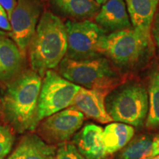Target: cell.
Instances as JSON below:
<instances>
[{
  "mask_svg": "<svg viewBox=\"0 0 159 159\" xmlns=\"http://www.w3.org/2000/svg\"><path fill=\"white\" fill-rule=\"evenodd\" d=\"M150 41V35L135 29H125L105 35L101 52L117 65L132 66L144 56Z\"/></svg>",
  "mask_w": 159,
  "mask_h": 159,
  "instance_id": "4",
  "label": "cell"
},
{
  "mask_svg": "<svg viewBox=\"0 0 159 159\" xmlns=\"http://www.w3.org/2000/svg\"><path fill=\"white\" fill-rule=\"evenodd\" d=\"M67 52L65 57L73 60H87L101 57V45L107 31L89 19L68 21Z\"/></svg>",
  "mask_w": 159,
  "mask_h": 159,
  "instance_id": "6",
  "label": "cell"
},
{
  "mask_svg": "<svg viewBox=\"0 0 159 159\" xmlns=\"http://www.w3.org/2000/svg\"><path fill=\"white\" fill-rule=\"evenodd\" d=\"M59 73L70 82L96 90L107 96L123 82V78L105 57L73 60L65 57L59 64Z\"/></svg>",
  "mask_w": 159,
  "mask_h": 159,
  "instance_id": "3",
  "label": "cell"
},
{
  "mask_svg": "<svg viewBox=\"0 0 159 159\" xmlns=\"http://www.w3.org/2000/svg\"><path fill=\"white\" fill-rule=\"evenodd\" d=\"M134 29L150 35L159 0H125Z\"/></svg>",
  "mask_w": 159,
  "mask_h": 159,
  "instance_id": "15",
  "label": "cell"
},
{
  "mask_svg": "<svg viewBox=\"0 0 159 159\" xmlns=\"http://www.w3.org/2000/svg\"><path fill=\"white\" fill-rule=\"evenodd\" d=\"M65 24L58 16L46 11L40 18L28 51L32 70L41 77L56 68L67 52Z\"/></svg>",
  "mask_w": 159,
  "mask_h": 159,
  "instance_id": "2",
  "label": "cell"
},
{
  "mask_svg": "<svg viewBox=\"0 0 159 159\" xmlns=\"http://www.w3.org/2000/svg\"><path fill=\"white\" fill-rule=\"evenodd\" d=\"M5 37H7V33H5V31L0 30V39H2V38H5Z\"/></svg>",
  "mask_w": 159,
  "mask_h": 159,
  "instance_id": "27",
  "label": "cell"
},
{
  "mask_svg": "<svg viewBox=\"0 0 159 159\" xmlns=\"http://www.w3.org/2000/svg\"><path fill=\"white\" fill-rule=\"evenodd\" d=\"M80 87L55 71H47L41 83L39 98L40 122L46 117L70 107Z\"/></svg>",
  "mask_w": 159,
  "mask_h": 159,
  "instance_id": "7",
  "label": "cell"
},
{
  "mask_svg": "<svg viewBox=\"0 0 159 159\" xmlns=\"http://www.w3.org/2000/svg\"><path fill=\"white\" fill-rule=\"evenodd\" d=\"M149 111L146 119L148 128L159 127V65L151 71L149 77Z\"/></svg>",
  "mask_w": 159,
  "mask_h": 159,
  "instance_id": "18",
  "label": "cell"
},
{
  "mask_svg": "<svg viewBox=\"0 0 159 159\" xmlns=\"http://www.w3.org/2000/svg\"><path fill=\"white\" fill-rule=\"evenodd\" d=\"M17 4V0H0V5L7 12L9 19L11 16L13 10L15 9Z\"/></svg>",
  "mask_w": 159,
  "mask_h": 159,
  "instance_id": "23",
  "label": "cell"
},
{
  "mask_svg": "<svg viewBox=\"0 0 159 159\" xmlns=\"http://www.w3.org/2000/svg\"><path fill=\"white\" fill-rule=\"evenodd\" d=\"M105 97L106 95L100 91L80 87L71 106L87 118L103 124L110 123L113 120L105 108Z\"/></svg>",
  "mask_w": 159,
  "mask_h": 159,
  "instance_id": "10",
  "label": "cell"
},
{
  "mask_svg": "<svg viewBox=\"0 0 159 159\" xmlns=\"http://www.w3.org/2000/svg\"><path fill=\"white\" fill-rule=\"evenodd\" d=\"M134 128L122 122H114L105 127L102 133L103 143L108 154H112L124 148L134 137Z\"/></svg>",
  "mask_w": 159,
  "mask_h": 159,
  "instance_id": "16",
  "label": "cell"
},
{
  "mask_svg": "<svg viewBox=\"0 0 159 159\" xmlns=\"http://www.w3.org/2000/svg\"><path fill=\"white\" fill-rule=\"evenodd\" d=\"M56 150V146L46 143L38 134H27L7 159H54Z\"/></svg>",
  "mask_w": 159,
  "mask_h": 159,
  "instance_id": "14",
  "label": "cell"
},
{
  "mask_svg": "<svg viewBox=\"0 0 159 159\" xmlns=\"http://www.w3.org/2000/svg\"><path fill=\"white\" fill-rule=\"evenodd\" d=\"M152 140L147 136H141L130 141L119 155V159H151Z\"/></svg>",
  "mask_w": 159,
  "mask_h": 159,
  "instance_id": "19",
  "label": "cell"
},
{
  "mask_svg": "<svg viewBox=\"0 0 159 159\" xmlns=\"http://www.w3.org/2000/svg\"><path fill=\"white\" fill-rule=\"evenodd\" d=\"M52 5L63 14L84 20L96 16L100 5L94 0H50Z\"/></svg>",
  "mask_w": 159,
  "mask_h": 159,
  "instance_id": "17",
  "label": "cell"
},
{
  "mask_svg": "<svg viewBox=\"0 0 159 159\" xmlns=\"http://www.w3.org/2000/svg\"><path fill=\"white\" fill-rule=\"evenodd\" d=\"M95 21L102 29L111 33L131 27L125 0H108L100 7Z\"/></svg>",
  "mask_w": 159,
  "mask_h": 159,
  "instance_id": "13",
  "label": "cell"
},
{
  "mask_svg": "<svg viewBox=\"0 0 159 159\" xmlns=\"http://www.w3.org/2000/svg\"><path fill=\"white\" fill-rule=\"evenodd\" d=\"M152 35L156 41V43L158 47L159 50V11L156 14V16L155 18L153 26H152Z\"/></svg>",
  "mask_w": 159,
  "mask_h": 159,
  "instance_id": "24",
  "label": "cell"
},
{
  "mask_svg": "<svg viewBox=\"0 0 159 159\" xmlns=\"http://www.w3.org/2000/svg\"><path fill=\"white\" fill-rule=\"evenodd\" d=\"M159 156V135L155 137L152 140V158Z\"/></svg>",
  "mask_w": 159,
  "mask_h": 159,
  "instance_id": "25",
  "label": "cell"
},
{
  "mask_svg": "<svg viewBox=\"0 0 159 159\" xmlns=\"http://www.w3.org/2000/svg\"><path fill=\"white\" fill-rule=\"evenodd\" d=\"M102 133L101 127L88 124L75 134L72 143L85 159H107Z\"/></svg>",
  "mask_w": 159,
  "mask_h": 159,
  "instance_id": "11",
  "label": "cell"
},
{
  "mask_svg": "<svg viewBox=\"0 0 159 159\" xmlns=\"http://www.w3.org/2000/svg\"><path fill=\"white\" fill-rule=\"evenodd\" d=\"M84 117L70 106L41 120L36 128L37 134L49 144L56 146L67 142L82 127Z\"/></svg>",
  "mask_w": 159,
  "mask_h": 159,
  "instance_id": "8",
  "label": "cell"
},
{
  "mask_svg": "<svg viewBox=\"0 0 159 159\" xmlns=\"http://www.w3.org/2000/svg\"><path fill=\"white\" fill-rule=\"evenodd\" d=\"M0 30L3 31H11V26L8 15L2 5H0Z\"/></svg>",
  "mask_w": 159,
  "mask_h": 159,
  "instance_id": "22",
  "label": "cell"
},
{
  "mask_svg": "<svg viewBox=\"0 0 159 159\" xmlns=\"http://www.w3.org/2000/svg\"><path fill=\"white\" fill-rule=\"evenodd\" d=\"M54 159H85L77 150L76 146L70 142L59 144Z\"/></svg>",
  "mask_w": 159,
  "mask_h": 159,
  "instance_id": "21",
  "label": "cell"
},
{
  "mask_svg": "<svg viewBox=\"0 0 159 159\" xmlns=\"http://www.w3.org/2000/svg\"><path fill=\"white\" fill-rule=\"evenodd\" d=\"M24 58L13 40L0 39V83L6 85L22 72Z\"/></svg>",
  "mask_w": 159,
  "mask_h": 159,
  "instance_id": "12",
  "label": "cell"
},
{
  "mask_svg": "<svg viewBox=\"0 0 159 159\" xmlns=\"http://www.w3.org/2000/svg\"><path fill=\"white\" fill-rule=\"evenodd\" d=\"M41 77L33 70L23 71L6 85L0 110L8 126L19 134L36 129Z\"/></svg>",
  "mask_w": 159,
  "mask_h": 159,
  "instance_id": "1",
  "label": "cell"
},
{
  "mask_svg": "<svg viewBox=\"0 0 159 159\" xmlns=\"http://www.w3.org/2000/svg\"><path fill=\"white\" fill-rule=\"evenodd\" d=\"M41 13V4L39 0H17L10 18L11 36L25 57L35 34Z\"/></svg>",
  "mask_w": 159,
  "mask_h": 159,
  "instance_id": "9",
  "label": "cell"
},
{
  "mask_svg": "<svg viewBox=\"0 0 159 159\" xmlns=\"http://www.w3.org/2000/svg\"><path fill=\"white\" fill-rule=\"evenodd\" d=\"M106 110L113 121L142 127L148 115V92L140 85H128L108 100Z\"/></svg>",
  "mask_w": 159,
  "mask_h": 159,
  "instance_id": "5",
  "label": "cell"
},
{
  "mask_svg": "<svg viewBox=\"0 0 159 159\" xmlns=\"http://www.w3.org/2000/svg\"><path fill=\"white\" fill-rule=\"evenodd\" d=\"M151 159H159V156H156V157H153V158H151Z\"/></svg>",
  "mask_w": 159,
  "mask_h": 159,
  "instance_id": "28",
  "label": "cell"
},
{
  "mask_svg": "<svg viewBox=\"0 0 159 159\" xmlns=\"http://www.w3.org/2000/svg\"><path fill=\"white\" fill-rule=\"evenodd\" d=\"M94 1L96 2L98 4V5H104L105 2H107L108 0H94Z\"/></svg>",
  "mask_w": 159,
  "mask_h": 159,
  "instance_id": "26",
  "label": "cell"
},
{
  "mask_svg": "<svg viewBox=\"0 0 159 159\" xmlns=\"http://www.w3.org/2000/svg\"><path fill=\"white\" fill-rule=\"evenodd\" d=\"M14 140L13 129L8 125L0 124V159H5L8 157Z\"/></svg>",
  "mask_w": 159,
  "mask_h": 159,
  "instance_id": "20",
  "label": "cell"
}]
</instances>
